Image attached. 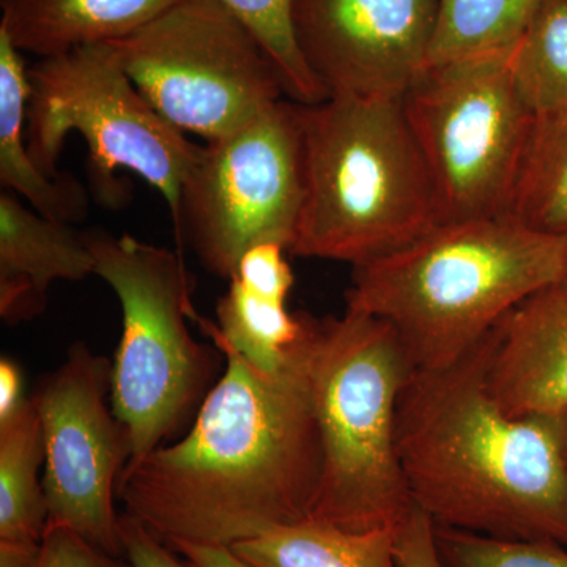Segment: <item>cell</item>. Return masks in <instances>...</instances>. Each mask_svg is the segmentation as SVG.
I'll return each mask as SVG.
<instances>
[{"mask_svg":"<svg viewBox=\"0 0 567 567\" xmlns=\"http://www.w3.org/2000/svg\"><path fill=\"white\" fill-rule=\"evenodd\" d=\"M439 0H295L293 29L331 95L402 100L427 70Z\"/></svg>","mask_w":567,"mask_h":567,"instance_id":"obj_12","label":"cell"},{"mask_svg":"<svg viewBox=\"0 0 567 567\" xmlns=\"http://www.w3.org/2000/svg\"><path fill=\"white\" fill-rule=\"evenodd\" d=\"M262 47L278 71L284 95L290 102L312 106L330 99V92L309 69L293 29L295 0H218Z\"/></svg>","mask_w":567,"mask_h":567,"instance_id":"obj_23","label":"cell"},{"mask_svg":"<svg viewBox=\"0 0 567 567\" xmlns=\"http://www.w3.org/2000/svg\"><path fill=\"white\" fill-rule=\"evenodd\" d=\"M95 275L122 306L112 363L111 404L132 439V461L147 456L196 412L215 375L210 347L193 338V278L181 254L132 235L84 234Z\"/></svg>","mask_w":567,"mask_h":567,"instance_id":"obj_6","label":"cell"},{"mask_svg":"<svg viewBox=\"0 0 567 567\" xmlns=\"http://www.w3.org/2000/svg\"><path fill=\"white\" fill-rule=\"evenodd\" d=\"M303 199L300 104L282 99L200 148L183 183L174 229L208 271L229 281L254 246L279 244L289 251Z\"/></svg>","mask_w":567,"mask_h":567,"instance_id":"obj_10","label":"cell"},{"mask_svg":"<svg viewBox=\"0 0 567 567\" xmlns=\"http://www.w3.org/2000/svg\"><path fill=\"white\" fill-rule=\"evenodd\" d=\"M111 374L106 357L76 342L29 398L43 431L48 524L69 527L125 558L114 502L133 450L128 431L107 405Z\"/></svg>","mask_w":567,"mask_h":567,"instance_id":"obj_11","label":"cell"},{"mask_svg":"<svg viewBox=\"0 0 567 567\" xmlns=\"http://www.w3.org/2000/svg\"><path fill=\"white\" fill-rule=\"evenodd\" d=\"M412 372L382 319L349 308L312 319L309 385L322 461L309 520L372 532L398 528L412 511L395 443L399 395Z\"/></svg>","mask_w":567,"mask_h":567,"instance_id":"obj_5","label":"cell"},{"mask_svg":"<svg viewBox=\"0 0 567 567\" xmlns=\"http://www.w3.org/2000/svg\"><path fill=\"white\" fill-rule=\"evenodd\" d=\"M312 317L278 372L226 346L221 379L181 442L130 461L118 481L125 514L164 544L233 547L309 520L320 477L311 385Z\"/></svg>","mask_w":567,"mask_h":567,"instance_id":"obj_1","label":"cell"},{"mask_svg":"<svg viewBox=\"0 0 567 567\" xmlns=\"http://www.w3.org/2000/svg\"><path fill=\"white\" fill-rule=\"evenodd\" d=\"M566 238V271L565 276H563V281L558 284L559 287H561L563 290L567 293V235H565Z\"/></svg>","mask_w":567,"mask_h":567,"instance_id":"obj_32","label":"cell"},{"mask_svg":"<svg viewBox=\"0 0 567 567\" xmlns=\"http://www.w3.org/2000/svg\"><path fill=\"white\" fill-rule=\"evenodd\" d=\"M279 244L254 246L241 257L216 306L218 323L194 316L215 342L264 372L281 371L305 334L306 316L287 309L293 274Z\"/></svg>","mask_w":567,"mask_h":567,"instance_id":"obj_14","label":"cell"},{"mask_svg":"<svg viewBox=\"0 0 567 567\" xmlns=\"http://www.w3.org/2000/svg\"><path fill=\"white\" fill-rule=\"evenodd\" d=\"M182 0H2L0 29L40 59L136 32Z\"/></svg>","mask_w":567,"mask_h":567,"instance_id":"obj_16","label":"cell"},{"mask_svg":"<svg viewBox=\"0 0 567 567\" xmlns=\"http://www.w3.org/2000/svg\"><path fill=\"white\" fill-rule=\"evenodd\" d=\"M395 558L401 567H445L434 520L415 505L395 528Z\"/></svg>","mask_w":567,"mask_h":567,"instance_id":"obj_26","label":"cell"},{"mask_svg":"<svg viewBox=\"0 0 567 567\" xmlns=\"http://www.w3.org/2000/svg\"><path fill=\"white\" fill-rule=\"evenodd\" d=\"M95 275L85 235L69 223L29 210L3 189L0 194V316L9 324L31 320L47 309L55 281H82Z\"/></svg>","mask_w":567,"mask_h":567,"instance_id":"obj_15","label":"cell"},{"mask_svg":"<svg viewBox=\"0 0 567 567\" xmlns=\"http://www.w3.org/2000/svg\"><path fill=\"white\" fill-rule=\"evenodd\" d=\"M44 440L39 412L28 398L0 423V539L41 543L50 522L43 481Z\"/></svg>","mask_w":567,"mask_h":567,"instance_id":"obj_19","label":"cell"},{"mask_svg":"<svg viewBox=\"0 0 567 567\" xmlns=\"http://www.w3.org/2000/svg\"><path fill=\"white\" fill-rule=\"evenodd\" d=\"M566 238L509 216L443 223L353 268L346 308L390 324L413 371L450 368L522 301L558 286Z\"/></svg>","mask_w":567,"mask_h":567,"instance_id":"obj_3","label":"cell"},{"mask_svg":"<svg viewBox=\"0 0 567 567\" xmlns=\"http://www.w3.org/2000/svg\"><path fill=\"white\" fill-rule=\"evenodd\" d=\"M559 417V431H561V443H563V453H565L566 464H567V412L563 413Z\"/></svg>","mask_w":567,"mask_h":567,"instance_id":"obj_31","label":"cell"},{"mask_svg":"<svg viewBox=\"0 0 567 567\" xmlns=\"http://www.w3.org/2000/svg\"><path fill=\"white\" fill-rule=\"evenodd\" d=\"M300 112L305 199L290 252L361 267L439 226L402 100L331 95Z\"/></svg>","mask_w":567,"mask_h":567,"instance_id":"obj_4","label":"cell"},{"mask_svg":"<svg viewBox=\"0 0 567 567\" xmlns=\"http://www.w3.org/2000/svg\"><path fill=\"white\" fill-rule=\"evenodd\" d=\"M509 54L431 66L402 99L440 224L506 216L535 115Z\"/></svg>","mask_w":567,"mask_h":567,"instance_id":"obj_8","label":"cell"},{"mask_svg":"<svg viewBox=\"0 0 567 567\" xmlns=\"http://www.w3.org/2000/svg\"><path fill=\"white\" fill-rule=\"evenodd\" d=\"M252 567H401L395 528L347 532L306 520L229 547Z\"/></svg>","mask_w":567,"mask_h":567,"instance_id":"obj_18","label":"cell"},{"mask_svg":"<svg viewBox=\"0 0 567 567\" xmlns=\"http://www.w3.org/2000/svg\"><path fill=\"white\" fill-rule=\"evenodd\" d=\"M24 391V377L20 364L10 358L0 360V423L10 420L18 410L24 405L28 398L22 395Z\"/></svg>","mask_w":567,"mask_h":567,"instance_id":"obj_28","label":"cell"},{"mask_svg":"<svg viewBox=\"0 0 567 567\" xmlns=\"http://www.w3.org/2000/svg\"><path fill=\"white\" fill-rule=\"evenodd\" d=\"M121 537L130 567H194L181 561L173 548L128 514H122Z\"/></svg>","mask_w":567,"mask_h":567,"instance_id":"obj_27","label":"cell"},{"mask_svg":"<svg viewBox=\"0 0 567 567\" xmlns=\"http://www.w3.org/2000/svg\"><path fill=\"white\" fill-rule=\"evenodd\" d=\"M445 567H567V547L544 540H507L435 525Z\"/></svg>","mask_w":567,"mask_h":567,"instance_id":"obj_24","label":"cell"},{"mask_svg":"<svg viewBox=\"0 0 567 567\" xmlns=\"http://www.w3.org/2000/svg\"><path fill=\"white\" fill-rule=\"evenodd\" d=\"M111 44L145 100L207 142L238 132L284 96L262 47L218 0H182Z\"/></svg>","mask_w":567,"mask_h":567,"instance_id":"obj_9","label":"cell"},{"mask_svg":"<svg viewBox=\"0 0 567 567\" xmlns=\"http://www.w3.org/2000/svg\"><path fill=\"white\" fill-rule=\"evenodd\" d=\"M31 82L22 52L0 29V182L24 197L32 210L62 223H78L87 215V194L76 178L50 177L33 162L24 144Z\"/></svg>","mask_w":567,"mask_h":567,"instance_id":"obj_17","label":"cell"},{"mask_svg":"<svg viewBox=\"0 0 567 567\" xmlns=\"http://www.w3.org/2000/svg\"><path fill=\"white\" fill-rule=\"evenodd\" d=\"M41 543L0 539V567H37Z\"/></svg>","mask_w":567,"mask_h":567,"instance_id":"obj_30","label":"cell"},{"mask_svg":"<svg viewBox=\"0 0 567 567\" xmlns=\"http://www.w3.org/2000/svg\"><path fill=\"white\" fill-rule=\"evenodd\" d=\"M509 66L535 117L567 111V0H539Z\"/></svg>","mask_w":567,"mask_h":567,"instance_id":"obj_22","label":"cell"},{"mask_svg":"<svg viewBox=\"0 0 567 567\" xmlns=\"http://www.w3.org/2000/svg\"><path fill=\"white\" fill-rule=\"evenodd\" d=\"M486 380L506 415L567 412V293L561 287L532 295L498 323Z\"/></svg>","mask_w":567,"mask_h":567,"instance_id":"obj_13","label":"cell"},{"mask_svg":"<svg viewBox=\"0 0 567 567\" xmlns=\"http://www.w3.org/2000/svg\"><path fill=\"white\" fill-rule=\"evenodd\" d=\"M37 567H130L125 558L114 557L93 546L76 532L48 524L41 540Z\"/></svg>","mask_w":567,"mask_h":567,"instance_id":"obj_25","label":"cell"},{"mask_svg":"<svg viewBox=\"0 0 567 567\" xmlns=\"http://www.w3.org/2000/svg\"><path fill=\"white\" fill-rule=\"evenodd\" d=\"M194 567H252L237 557L229 547L197 546V544H175L171 547Z\"/></svg>","mask_w":567,"mask_h":567,"instance_id":"obj_29","label":"cell"},{"mask_svg":"<svg viewBox=\"0 0 567 567\" xmlns=\"http://www.w3.org/2000/svg\"><path fill=\"white\" fill-rule=\"evenodd\" d=\"M29 82L28 151L44 174L61 177L63 142L66 134L80 133L106 203L121 204L123 188L114 175L128 169L162 193L177 226L183 183L203 145L145 100L111 43L40 59L29 70Z\"/></svg>","mask_w":567,"mask_h":567,"instance_id":"obj_7","label":"cell"},{"mask_svg":"<svg viewBox=\"0 0 567 567\" xmlns=\"http://www.w3.org/2000/svg\"><path fill=\"white\" fill-rule=\"evenodd\" d=\"M506 216L537 233L567 235V111L535 117Z\"/></svg>","mask_w":567,"mask_h":567,"instance_id":"obj_20","label":"cell"},{"mask_svg":"<svg viewBox=\"0 0 567 567\" xmlns=\"http://www.w3.org/2000/svg\"><path fill=\"white\" fill-rule=\"evenodd\" d=\"M539 0H439L429 66L513 52Z\"/></svg>","mask_w":567,"mask_h":567,"instance_id":"obj_21","label":"cell"},{"mask_svg":"<svg viewBox=\"0 0 567 567\" xmlns=\"http://www.w3.org/2000/svg\"><path fill=\"white\" fill-rule=\"evenodd\" d=\"M495 328L457 363L413 371L402 388L395 443L406 487L436 527L567 547L559 417L496 405L486 380Z\"/></svg>","mask_w":567,"mask_h":567,"instance_id":"obj_2","label":"cell"}]
</instances>
